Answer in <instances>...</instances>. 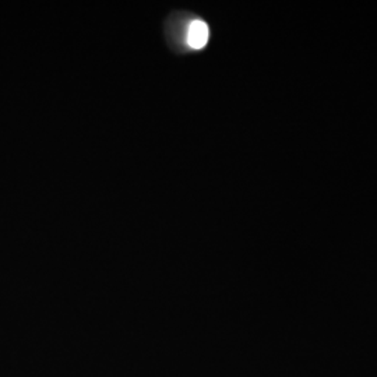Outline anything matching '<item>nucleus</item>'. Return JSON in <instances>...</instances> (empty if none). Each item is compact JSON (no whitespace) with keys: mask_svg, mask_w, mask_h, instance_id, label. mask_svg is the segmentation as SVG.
Wrapping results in <instances>:
<instances>
[{"mask_svg":"<svg viewBox=\"0 0 377 377\" xmlns=\"http://www.w3.org/2000/svg\"><path fill=\"white\" fill-rule=\"evenodd\" d=\"M209 40H210V28L207 23L200 18L193 20L189 24L187 33H186V42L189 48L195 51H200L209 44Z\"/></svg>","mask_w":377,"mask_h":377,"instance_id":"obj_1","label":"nucleus"}]
</instances>
